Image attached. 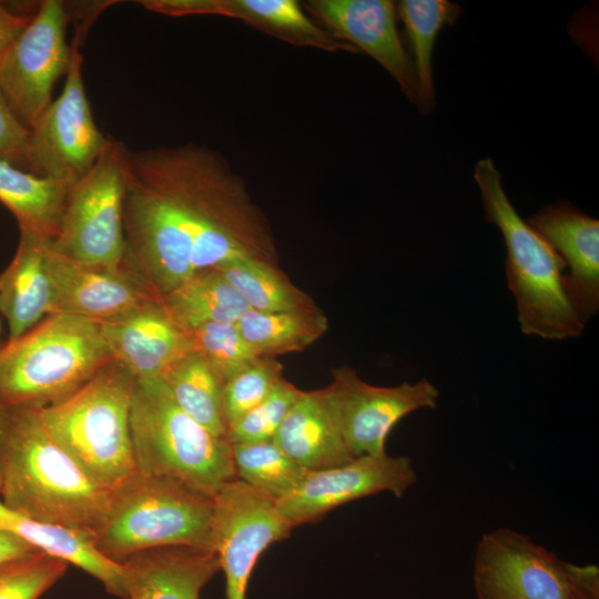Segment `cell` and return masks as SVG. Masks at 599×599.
Masks as SVG:
<instances>
[{
	"label": "cell",
	"mask_w": 599,
	"mask_h": 599,
	"mask_svg": "<svg viewBox=\"0 0 599 599\" xmlns=\"http://www.w3.org/2000/svg\"><path fill=\"white\" fill-rule=\"evenodd\" d=\"M123 266L161 298L192 275L240 258L277 264L273 230L244 179L195 143L128 150Z\"/></svg>",
	"instance_id": "1"
},
{
	"label": "cell",
	"mask_w": 599,
	"mask_h": 599,
	"mask_svg": "<svg viewBox=\"0 0 599 599\" xmlns=\"http://www.w3.org/2000/svg\"><path fill=\"white\" fill-rule=\"evenodd\" d=\"M41 406H0V501L27 518L61 525L92 540L112 491L89 478L47 430Z\"/></svg>",
	"instance_id": "2"
},
{
	"label": "cell",
	"mask_w": 599,
	"mask_h": 599,
	"mask_svg": "<svg viewBox=\"0 0 599 599\" xmlns=\"http://www.w3.org/2000/svg\"><path fill=\"white\" fill-rule=\"evenodd\" d=\"M485 217L501 232L506 246V277L520 329L545 339L578 337L585 323L575 311L564 283V260L509 201L491 159L474 169Z\"/></svg>",
	"instance_id": "3"
},
{
	"label": "cell",
	"mask_w": 599,
	"mask_h": 599,
	"mask_svg": "<svg viewBox=\"0 0 599 599\" xmlns=\"http://www.w3.org/2000/svg\"><path fill=\"white\" fill-rule=\"evenodd\" d=\"M130 430L136 473L214 498L236 478L231 445L175 403L161 378L135 379Z\"/></svg>",
	"instance_id": "4"
},
{
	"label": "cell",
	"mask_w": 599,
	"mask_h": 599,
	"mask_svg": "<svg viewBox=\"0 0 599 599\" xmlns=\"http://www.w3.org/2000/svg\"><path fill=\"white\" fill-rule=\"evenodd\" d=\"M112 361L100 323L52 313L0 347V406L59 403Z\"/></svg>",
	"instance_id": "5"
},
{
	"label": "cell",
	"mask_w": 599,
	"mask_h": 599,
	"mask_svg": "<svg viewBox=\"0 0 599 599\" xmlns=\"http://www.w3.org/2000/svg\"><path fill=\"white\" fill-rule=\"evenodd\" d=\"M135 379L112 361L73 394L41 408L53 440L89 478L110 491L136 473L130 430Z\"/></svg>",
	"instance_id": "6"
},
{
	"label": "cell",
	"mask_w": 599,
	"mask_h": 599,
	"mask_svg": "<svg viewBox=\"0 0 599 599\" xmlns=\"http://www.w3.org/2000/svg\"><path fill=\"white\" fill-rule=\"evenodd\" d=\"M93 542L116 562L158 547L214 551V498L135 473L112 491L106 518Z\"/></svg>",
	"instance_id": "7"
},
{
	"label": "cell",
	"mask_w": 599,
	"mask_h": 599,
	"mask_svg": "<svg viewBox=\"0 0 599 599\" xmlns=\"http://www.w3.org/2000/svg\"><path fill=\"white\" fill-rule=\"evenodd\" d=\"M473 581L478 599H599V569L561 560L509 528L478 541Z\"/></svg>",
	"instance_id": "8"
},
{
	"label": "cell",
	"mask_w": 599,
	"mask_h": 599,
	"mask_svg": "<svg viewBox=\"0 0 599 599\" xmlns=\"http://www.w3.org/2000/svg\"><path fill=\"white\" fill-rule=\"evenodd\" d=\"M119 140L109 141L94 164L68 191L54 252L72 261L106 268L123 266L125 156Z\"/></svg>",
	"instance_id": "9"
},
{
	"label": "cell",
	"mask_w": 599,
	"mask_h": 599,
	"mask_svg": "<svg viewBox=\"0 0 599 599\" xmlns=\"http://www.w3.org/2000/svg\"><path fill=\"white\" fill-rule=\"evenodd\" d=\"M80 39L78 30L63 89L30 128L20 162L28 172L68 184L94 164L109 141L94 121L85 92Z\"/></svg>",
	"instance_id": "10"
},
{
	"label": "cell",
	"mask_w": 599,
	"mask_h": 599,
	"mask_svg": "<svg viewBox=\"0 0 599 599\" xmlns=\"http://www.w3.org/2000/svg\"><path fill=\"white\" fill-rule=\"evenodd\" d=\"M68 18L63 1H42L0 62L2 93L29 129L52 102L54 84L69 69Z\"/></svg>",
	"instance_id": "11"
},
{
	"label": "cell",
	"mask_w": 599,
	"mask_h": 599,
	"mask_svg": "<svg viewBox=\"0 0 599 599\" xmlns=\"http://www.w3.org/2000/svg\"><path fill=\"white\" fill-rule=\"evenodd\" d=\"M292 528L267 494L235 478L214 497V545L226 599H246L253 569L267 547Z\"/></svg>",
	"instance_id": "12"
},
{
	"label": "cell",
	"mask_w": 599,
	"mask_h": 599,
	"mask_svg": "<svg viewBox=\"0 0 599 599\" xmlns=\"http://www.w3.org/2000/svg\"><path fill=\"white\" fill-rule=\"evenodd\" d=\"M341 437L355 458L383 455L393 427L420 408H436L439 390L427 379L394 387L364 382L347 366L333 369L326 386Z\"/></svg>",
	"instance_id": "13"
},
{
	"label": "cell",
	"mask_w": 599,
	"mask_h": 599,
	"mask_svg": "<svg viewBox=\"0 0 599 599\" xmlns=\"http://www.w3.org/2000/svg\"><path fill=\"white\" fill-rule=\"evenodd\" d=\"M416 480L417 473L409 457L366 455L339 466L307 470L301 484L276 500V505L293 529L359 498L379 493L403 497Z\"/></svg>",
	"instance_id": "14"
},
{
	"label": "cell",
	"mask_w": 599,
	"mask_h": 599,
	"mask_svg": "<svg viewBox=\"0 0 599 599\" xmlns=\"http://www.w3.org/2000/svg\"><path fill=\"white\" fill-rule=\"evenodd\" d=\"M302 6L333 37L380 64L416 104L415 73L399 37L394 1L308 0Z\"/></svg>",
	"instance_id": "15"
},
{
	"label": "cell",
	"mask_w": 599,
	"mask_h": 599,
	"mask_svg": "<svg viewBox=\"0 0 599 599\" xmlns=\"http://www.w3.org/2000/svg\"><path fill=\"white\" fill-rule=\"evenodd\" d=\"M51 261L55 282L53 313L110 323L162 300L124 266L106 270L82 264L58 254L52 247Z\"/></svg>",
	"instance_id": "16"
},
{
	"label": "cell",
	"mask_w": 599,
	"mask_h": 599,
	"mask_svg": "<svg viewBox=\"0 0 599 599\" xmlns=\"http://www.w3.org/2000/svg\"><path fill=\"white\" fill-rule=\"evenodd\" d=\"M139 3L169 17L217 16L241 20L296 47L325 52H358L322 28L296 0H141Z\"/></svg>",
	"instance_id": "17"
},
{
	"label": "cell",
	"mask_w": 599,
	"mask_h": 599,
	"mask_svg": "<svg viewBox=\"0 0 599 599\" xmlns=\"http://www.w3.org/2000/svg\"><path fill=\"white\" fill-rule=\"evenodd\" d=\"M527 222L564 260L567 295L586 324L599 309V221L569 202H556Z\"/></svg>",
	"instance_id": "18"
},
{
	"label": "cell",
	"mask_w": 599,
	"mask_h": 599,
	"mask_svg": "<svg viewBox=\"0 0 599 599\" xmlns=\"http://www.w3.org/2000/svg\"><path fill=\"white\" fill-rule=\"evenodd\" d=\"M112 359L136 379L161 378L191 352L189 331L167 313L162 300L110 323H100Z\"/></svg>",
	"instance_id": "19"
},
{
	"label": "cell",
	"mask_w": 599,
	"mask_h": 599,
	"mask_svg": "<svg viewBox=\"0 0 599 599\" xmlns=\"http://www.w3.org/2000/svg\"><path fill=\"white\" fill-rule=\"evenodd\" d=\"M50 240L20 232L10 264L0 274V314L14 339L53 313L55 282Z\"/></svg>",
	"instance_id": "20"
},
{
	"label": "cell",
	"mask_w": 599,
	"mask_h": 599,
	"mask_svg": "<svg viewBox=\"0 0 599 599\" xmlns=\"http://www.w3.org/2000/svg\"><path fill=\"white\" fill-rule=\"evenodd\" d=\"M120 564L126 599H199L221 570L215 551L183 546L143 550Z\"/></svg>",
	"instance_id": "21"
},
{
	"label": "cell",
	"mask_w": 599,
	"mask_h": 599,
	"mask_svg": "<svg viewBox=\"0 0 599 599\" xmlns=\"http://www.w3.org/2000/svg\"><path fill=\"white\" fill-rule=\"evenodd\" d=\"M273 441L306 470L339 466L354 458L338 432L327 387L303 390Z\"/></svg>",
	"instance_id": "22"
},
{
	"label": "cell",
	"mask_w": 599,
	"mask_h": 599,
	"mask_svg": "<svg viewBox=\"0 0 599 599\" xmlns=\"http://www.w3.org/2000/svg\"><path fill=\"white\" fill-rule=\"evenodd\" d=\"M0 528L17 535L41 552L77 566L99 580L110 595L126 599L122 564L102 555L89 536L61 525L23 517L1 501Z\"/></svg>",
	"instance_id": "23"
},
{
	"label": "cell",
	"mask_w": 599,
	"mask_h": 599,
	"mask_svg": "<svg viewBox=\"0 0 599 599\" xmlns=\"http://www.w3.org/2000/svg\"><path fill=\"white\" fill-rule=\"evenodd\" d=\"M70 185L21 170L0 158V202L13 214L20 232L52 241Z\"/></svg>",
	"instance_id": "24"
},
{
	"label": "cell",
	"mask_w": 599,
	"mask_h": 599,
	"mask_svg": "<svg viewBox=\"0 0 599 599\" xmlns=\"http://www.w3.org/2000/svg\"><path fill=\"white\" fill-rule=\"evenodd\" d=\"M170 316L184 329L209 323H236L250 307L216 268L201 271L162 296Z\"/></svg>",
	"instance_id": "25"
},
{
	"label": "cell",
	"mask_w": 599,
	"mask_h": 599,
	"mask_svg": "<svg viewBox=\"0 0 599 599\" xmlns=\"http://www.w3.org/2000/svg\"><path fill=\"white\" fill-rule=\"evenodd\" d=\"M396 7L413 53L416 105L428 113L435 104L432 68L435 42L439 31L458 18L460 7L447 0H402Z\"/></svg>",
	"instance_id": "26"
},
{
	"label": "cell",
	"mask_w": 599,
	"mask_h": 599,
	"mask_svg": "<svg viewBox=\"0 0 599 599\" xmlns=\"http://www.w3.org/2000/svg\"><path fill=\"white\" fill-rule=\"evenodd\" d=\"M240 293L250 309L265 313H296L319 309L313 298L273 264L258 258H240L217 267Z\"/></svg>",
	"instance_id": "27"
},
{
	"label": "cell",
	"mask_w": 599,
	"mask_h": 599,
	"mask_svg": "<svg viewBox=\"0 0 599 599\" xmlns=\"http://www.w3.org/2000/svg\"><path fill=\"white\" fill-rule=\"evenodd\" d=\"M161 379L182 410L213 435L225 438V384L201 356L189 352L172 365Z\"/></svg>",
	"instance_id": "28"
},
{
	"label": "cell",
	"mask_w": 599,
	"mask_h": 599,
	"mask_svg": "<svg viewBox=\"0 0 599 599\" xmlns=\"http://www.w3.org/2000/svg\"><path fill=\"white\" fill-rule=\"evenodd\" d=\"M235 324L260 357L272 358L304 351L328 329V319L321 309L296 313L248 309Z\"/></svg>",
	"instance_id": "29"
},
{
	"label": "cell",
	"mask_w": 599,
	"mask_h": 599,
	"mask_svg": "<svg viewBox=\"0 0 599 599\" xmlns=\"http://www.w3.org/2000/svg\"><path fill=\"white\" fill-rule=\"evenodd\" d=\"M237 479L275 500L293 491L307 473L273 440L231 445Z\"/></svg>",
	"instance_id": "30"
},
{
	"label": "cell",
	"mask_w": 599,
	"mask_h": 599,
	"mask_svg": "<svg viewBox=\"0 0 599 599\" xmlns=\"http://www.w3.org/2000/svg\"><path fill=\"white\" fill-rule=\"evenodd\" d=\"M191 351L225 384L261 358L235 323H209L189 331Z\"/></svg>",
	"instance_id": "31"
},
{
	"label": "cell",
	"mask_w": 599,
	"mask_h": 599,
	"mask_svg": "<svg viewBox=\"0 0 599 599\" xmlns=\"http://www.w3.org/2000/svg\"><path fill=\"white\" fill-rule=\"evenodd\" d=\"M302 393L283 377L257 406L227 427V443L236 445L273 440Z\"/></svg>",
	"instance_id": "32"
},
{
	"label": "cell",
	"mask_w": 599,
	"mask_h": 599,
	"mask_svg": "<svg viewBox=\"0 0 599 599\" xmlns=\"http://www.w3.org/2000/svg\"><path fill=\"white\" fill-rule=\"evenodd\" d=\"M67 569V562L41 551L2 562L0 599H39Z\"/></svg>",
	"instance_id": "33"
},
{
	"label": "cell",
	"mask_w": 599,
	"mask_h": 599,
	"mask_svg": "<svg viewBox=\"0 0 599 599\" xmlns=\"http://www.w3.org/2000/svg\"><path fill=\"white\" fill-rule=\"evenodd\" d=\"M283 378V365L272 357H261L225 383L223 415L226 429L257 406Z\"/></svg>",
	"instance_id": "34"
},
{
	"label": "cell",
	"mask_w": 599,
	"mask_h": 599,
	"mask_svg": "<svg viewBox=\"0 0 599 599\" xmlns=\"http://www.w3.org/2000/svg\"><path fill=\"white\" fill-rule=\"evenodd\" d=\"M30 129L13 113L0 88V158L21 162Z\"/></svg>",
	"instance_id": "35"
},
{
	"label": "cell",
	"mask_w": 599,
	"mask_h": 599,
	"mask_svg": "<svg viewBox=\"0 0 599 599\" xmlns=\"http://www.w3.org/2000/svg\"><path fill=\"white\" fill-rule=\"evenodd\" d=\"M31 16L14 13L0 1V62L30 21Z\"/></svg>",
	"instance_id": "36"
},
{
	"label": "cell",
	"mask_w": 599,
	"mask_h": 599,
	"mask_svg": "<svg viewBox=\"0 0 599 599\" xmlns=\"http://www.w3.org/2000/svg\"><path fill=\"white\" fill-rule=\"evenodd\" d=\"M39 550L17 535L0 528V564L18 559Z\"/></svg>",
	"instance_id": "37"
},
{
	"label": "cell",
	"mask_w": 599,
	"mask_h": 599,
	"mask_svg": "<svg viewBox=\"0 0 599 599\" xmlns=\"http://www.w3.org/2000/svg\"><path fill=\"white\" fill-rule=\"evenodd\" d=\"M0 316H1V314H0ZM2 344L3 343L1 342V318H0V347L2 346Z\"/></svg>",
	"instance_id": "38"
}]
</instances>
